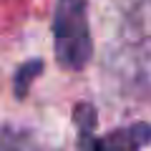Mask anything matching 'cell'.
Wrapping results in <instances>:
<instances>
[{
	"label": "cell",
	"mask_w": 151,
	"mask_h": 151,
	"mask_svg": "<svg viewBox=\"0 0 151 151\" xmlns=\"http://www.w3.org/2000/svg\"><path fill=\"white\" fill-rule=\"evenodd\" d=\"M53 50L65 70H83L93 58V38L88 25V0H55Z\"/></svg>",
	"instance_id": "cell-1"
},
{
	"label": "cell",
	"mask_w": 151,
	"mask_h": 151,
	"mask_svg": "<svg viewBox=\"0 0 151 151\" xmlns=\"http://www.w3.org/2000/svg\"><path fill=\"white\" fill-rule=\"evenodd\" d=\"M151 144V124L134 121L129 126L108 131L106 136H86L78 139L81 151H141Z\"/></svg>",
	"instance_id": "cell-2"
},
{
	"label": "cell",
	"mask_w": 151,
	"mask_h": 151,
	"mask_svg": "<svg viewBox=\"0 0 151 151\" xmlns=\"http://www.w3.org/2000/svg\"><path fill=\"white\" fill-rule=\"evenodd\" d=\"M40 73H43V60L40 58H30V60L18 65L15 76H13V93H15V98H25L30 86H33V81Z\"/></svg>",
	"instance_id": "cell-3"
},
{
	"label": "cell",
	"mask_w": 151,
	"mask_h": 151,
	"mask_svg": "<svg viewBox=\"0 0 151 151\" xmlns=\"http://www.w3.org/2000/svg\"><path fill=\"white\" fill-rule=\"evenodd\" d=\"M0 151H38V146L28 131L0 124Z\"/></svg>",
	"instance_id": "cell-4"
}]
</instances>
